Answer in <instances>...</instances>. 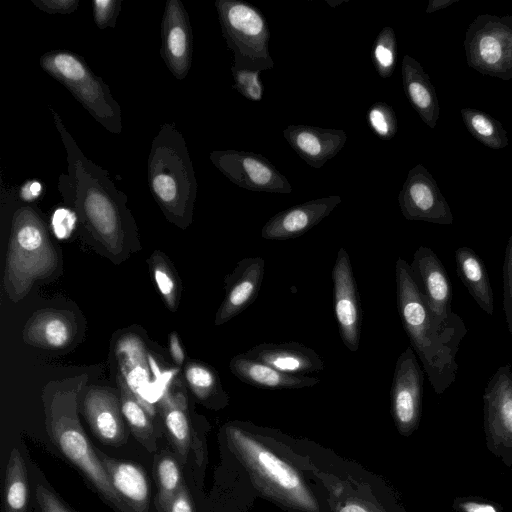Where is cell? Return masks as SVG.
Segmentation results:
<instances>
[{"instance_id":"7","label":"cell","mask_w":512,"mask_h":512,"mask_svg":"<svg viewBox=\"0 0 512 512\" xmlns=\"http://www.w3.org/2000/svg\"><path fill=\"white\" fill-rule=\"evenodd\" d=\"M215 7L233 67L262 72L274 67L269 52L270 30L262 12L240 0H216Z\"/></svg>"},{"instance_id":"15","label":"cell","mask_w":512,"mask_h":512,"mask_svg":"<svg viewBox=\"0 0 512 512\" xmlns=\"http://www.w3.org/2000/svg\"><path fill=\"white\" fill-rule=\"evenodd\" d=\"M160 34V55L166 67L176 79L184 80L192 65L193 33L180 0L166 1Z\"/></svg>"},{"instance_id":"31","label":"cell","mask_w":512,"mask_h":512,"mask_svg":"<svg viewBox=\"0 0 512 512\" xmlns=\"http://www.w3.org/2000/svg\"><path fill=\"white\" fill-rule=\"evenodd\" d=\"M185 378L194 395L207 406L219 409L227 405L228 395L216 371L210 366L199 362L189 363Z\"/></svg>"},{"instance_id":"14","label":"cell","mask_w":512,"mask_h":512,"mask_svg":"<svg viewBox=\"0 0 512 512\" xmlns=\"http://www.w3.org/2000/svg\"><path fill=\"white\" fill-rule=\"evenodd\" d=\"M332 281L334 313L339 334L345 347L356 352L360 343L362 312L350 256L345 248H340L337 252Z\"/></svg>"},{"instance_id":"44","label":"cell","mask_w":512,"mask_h":512,"mask_svg":"<svg viewBox=\"0 0 512 512\" xmlns=\"http://www.w3.org/2000/svg\"><path fill=\"white\" fill-rule=\"evenodd\" d=\"M165 512H195L192 497L184 483L172 498Z\"/></svg>"},{"instance_id":"3","label":"cell","mask_w":512,"mask_h":512,"mask_svg":"<svg viewBox=\"0 0 512 512\" xmlns=\"http://www.w3.org/2000/svg\"><path fill=\"white\" fill-rule=\"evenodd\" d=\"M84 380L72 384H50L43 392L45 425L50 440L64 458L73 465L98 495L116 512L122 505L106 471L91 445L78 418V395Z\"/></svg>"},{"instance_id":"34","label":"cell","mask_w":512,"mask_h":512,"mask_svg":"<svg viewBox=\"0 0 512 512\" xmlns=\"http://www.w3.org/2000/svg\"><path fill=\"white\" fill-rule=\"evenodd\" d=\"M371 58L381 78L391 77L397 61V41L393 28L385 26L380 30L373 44Z\"/></svg>"},{"instance_id":"19","label":"cell","mask_w":512,"mask_h":512,"mask_svg":"<svg viewBox=\"0 0 512 512\" xmlns=\"http://www.w3.org/2000/svg\"><path fill=\"white\" fill-rule=\"evenodd\" d=\"M265 262L262 257H247L240 260L233 272L225 278L226 294L220 305L215 325H222L251 305L261 288Z\"/></svg>"},{"instance_id":"12","label":"cell","mask_w":512,"mask_h":512,"mask_svg":"<svg viewBox=\"0 0 512 512\" xmlns=\"http://www.w3.org/2000/svg\"><path fill=\"white\" fill-rule=\"evenodd\" d=\"M424 374L412 347L398 357L390 398L391 411L399 432L405 436L418 427L422 412Z\"/></svg>"},{"instance_id":"20","label":"cell","mask_w":512,"mask_h":512,"mask_svg":"<svg viewBox=\"0 0 512 512\" xmlns=\"http://www.w3.org/2000/svg\"><path fill=\"white\" fill-rule=\"evenodd\" d=\"M95 449L123 512H149L150 487L145 470L137 463L115 459Z\"/></svg>"},{"instance_id":"10","label":"cell","mask_w":512,"mask_h":512,"mask_svg":"<svg viewBox=\"0 0 512 512\" xmlns=\"http://www.w3.org/2000/svg\"><path fill=\"white\" fill-rule=\"evenodd\" d=\"M484 433L487 450L512 467V369L500 366L483 393Z\"/></svg>"},{"instance_id":"9","label":"cell","mask_w":512,"mask_h":512,"mask_svg":"<svg viewBox=\"0 0 512 512\" xmlns=\"http://www.w3.org/2000/svg\"><path fill=\"white\" fill-rule=\"evenodd\" d=\"M466 61L477 72L512 79V15H478L464 38Z\"/></svg>"},{"instance_id":"17","label":"cell","mask_w":512,"mask_h":512,"mask_svg":"<svg viewBox=\"0 0 512 512\" xmlns=\"http://www.w3.org/2000/svg\"><path fill=\"white\" fill-rule=\"evenodd\" d=\"M82 410L101 443L119 447L127 442L120 397L111 389L91 386L83 397Z\"/></svg>"},{"instance_id":"41","label":"cell","mask_w":512,"mask_h":512,"mask_svg":"<svg viewBox=\"0 0 512 512\" xmlns=\"http://www.w3.org/2000/svg\"><path fill=\"white\" fill-rule=\"evenodd\" d=\"M452 509L454 512H504L499 503L479 496H457Z\"/></svg>"},{"instance_id":"26","label":"cell","mask_w":512,"mask_h":512,"mask_svg":"<svg viewBox=\"0 0 512 512\" xmlns=\"http://www.w3.org/2000/svg\"><path fill=\"white\" fill-rule=\"evenodd\" d=\"M229 369L242 382L263 389H301L320 382L317 377L281 372L243 353L231 359Z\"/></svg>"},{"instance_id":"37","label":"cell","mask_w":512,"mask_h":512,"mask_svg":"<svg viewBox=\"0 0 512 512\" xmlns=\"http://www.w3.org/2000/svg\"><path fill=\"white\" fill-rule=\"evenodd\" d=\"M233 88L250 101L259 102L263 98V84L258 71L231 67Z\"/></svg>"},{"instance_id":"18","label":"cell","mask_w":512,"mask_h":512,"mask_svg":"<svg viewBox=\"0 0 512 512\" xmlns=\"http://www.w3.org/2000/svg\"><path fill=\"white\" fill-rule=\"evenodd\" d=\"M341 201L339 195H331L280 211L264 224L261 237L266 240L297 238L326 218Z\"/></svg>"},{"instance_id":"4","label":"cell","mask_w":512,"mask_h":512,"mask_svg":"<svg viewBox=\"0 0 512 512\" xmlns=\"http://www.w3.org/2000/svg\"><path fill=\"white\" fill-rule=\"evenodd\" d=\"M147 181L165 217L187 227L192 222L197 181L186 141L171 123L162 124L152 140Z\"/></svg>"},{"instance_id":"47","label":"cell","mask_w":512,"mask_h":512,"mask_svg":"<svg viewBox=\"0 0 512 512\" xmlns=\"http://www.w3.org/2000/svg\"><path fill=\"white\" fill-rule=\"evenodd\" d=\"M338 512H370L360 504L349 502L342 506Z\"/></svg>"},{"instance_id":"24","label":"cell","mask_w":512,"mask_h":512,"mask_svg":"<svg viewBox=\"0 0 512 512\" xmlns=\"http://www.w3.org/2000/svg\"><path fill=\"white\" fill-rule=\"evenodd\" d=\"M77 333L74 315L66 310L44 309L35 312L23 330L26 343L45 348L68 347Z\"/></svg>"},{"instance_id":"22","label":"cell","mask_w":512,"mask_h":512,"mask_svg":"<svg viewBox=\"0 0 512 512\" xmlns=\"http://www.w3.org/2000/svg\"><path fill=\"white\" fill-rule=\"evenodd\" d=\"M116 356L120 367V378L130 391L153 413L147 401V395L152 390L151 372L157 366L148 356L143 341L134 334H126L116 345Z\"/></svg>"},{"instance_id":"8","label":"cell","mask_w":512,"mask_h":512,"mask_svg":"<svg viewBox=\"0 0 512 512\" xmlns=\"http://www.w3.org/2000/svg\"><path fill=\"white\" fill-rule=\"evenodd\" d=\"M224 430L229 443L264 484L290 502L315 510V502L291 466L261 445L238 423H229Z\"/></svg>"},{"instance_id":"43","label":"cell","mask_w":512,"mask_h":512,"mask_svg":"<svg viewBox=\"0 0 512 512\" xmlns=\"http://www.w3.org/2000/svg\"><path fill=\"white\" fill-rule=\"evenodd\" d=\"M31 3L39 10L50 15H69L75 12L79 6V0H31Z\"/></svg>"},{"instance_id":"25","label":"cell","mask_w":512,"mask_h":512,"mask_svg":"<svg viewBox=\"0 0 512 512\" xmlns=\"http://www.w3.org/2000/svg\"><path fill=\"white\" fill-rule=\"evenodd\" d=\"M401 75L404 92L411 106L429 128H435L440 116V104L429 75L410 55L403 57Z\"/></svg>"},{"instance_id":"28","label":"cell","mask_w":512,"mask_h":512,"mask_svg":"<svg viewBox=\"0 0 512 512\" xmlns=\"http://www.w3.org/2000/svg\"><path fill=\"white\" fill-rule=\"evenodd\" d=\"M161 411L168 439L178 461L184 464L193 443L192 425L185 396L181 392L165 394L161 399Z\"/></svg>"},{"instance_id":"40","label":"cell","mask_w":512,"mask_h":512,"mask_svg":"<svg viewBox=\"0 0 512 512\" xmlns=\"http://www.w3.org/2000/svg\"><path fill=\"white\" fill-rule=\"evenodd\" d=\"M35 499L39 512H75L49 485L40 481L35 485Z\"/></svg>"},{"instance_id":"21","label":"cell","mask_w":512,"mask_h":512,"mask_svg":"<svg viewBox=\"0 0 512 512\" xmlns=\"http://www.w3.org/2000/svg\"><path fill=\"white\" fill-rule=\"evenodd\" d=\"M283 136L290 147L316 169L335 157L347 141V134L342 129L310 125H288Z\"/></svg>"},{"instance_id":"35","label":"cell","mask_w":512,"mask_h":512,"mask_svg":"<svg viewBox=\"0 0 512 512\" xmlns=\"http://www.w3.org/2000/svg\"><path fill=\"white\" fill-rule=\"evenodd\" d=\"M151 271L155 284L163 297L167 307L175 311L177 307L176 278L163 255L155 252L150 260Z\"/></svg>"},{"instance_id":"33","label":"cell","mask_w":512,"mask_h":512,"mask_svg":"<svg viewBox=\"0 0 512 512\" xmlns=\"http://www.w3.org/2000/svg\"><path fill=\"white\" fill-rule=\"evenodd\" d=\"M461 116L470 134L491 149H502L509 143L503 125L488 113L475 108H462Z\"/></svg>"},{"instance_id":"11","label":"cell","mask_w":512,"mask_h":512,"mask_svg":"<svg viewBox=\"0 0 512 512\" xmlns=\"http://www.w3.org/2000/svg\"><path fill=\"white\" fill-rule=\"evenodd\" d=\"M212 164L232 183L257 192H292V186L269 159L255 152L216 150L209 155Z\"/></svg>"},{"instance_id":"2","label":"cell","mask_w":512,"mask_h":512,"mask_svg":"<svg viewBox=\"0 0 512 512\" xmlns=\"http://www.w3.org/2000/svg\"><path fill=\"white\" fill-rule=\"evenodd\" d=\"M397 309L412 349L420 359L435 393L443 394L456 380V355L467 333L462 319L445 323L428 307L409 263L395 264Z\"/></svg>"},{"instance_id":"13","label":"cell","mask_w":512,"mask_h":512,"mask_svg":"<svg viewBox=\"0 0 512 512\" xmlns=\"http://www.w3.org/2000/svg\"><path fill=\"white\" fill-rule=\"evenodd\" d=\"M398 203L407 220L440 225L453 223V214L446 198L422 164L409 170L399 192Z\"/></svg>"},{"instance_id":"45","label":"cell","mask_w":512,"mask_h":512,"mask_svg":"<svg viewBox=\"0 0 512 512\" xmlns=\"http://www.w3.org/2000/svg\"><path fill=\"white\" fill-rule=\"evenodd\" d=\"M169 348L173 361L178 366H182L184 362V352L179 342L177 333L173 332L169 338Z\"/></svg>"},{"instance_id":"38","label":"cell","mask_w":512,"mask_h":512,"mask_svg":"<svg viewBox=\"0 0 512 512\" xmlns=\"http://www.w3.org/2000/svg\"><path fill=\"white\" fill-rule=\"evenodd\" d=\"M503 311L508 330L512 334V231L503 264Z\"/></svg>"},{"instance_id":"46","label":"cell","mask_w":512,"mask_h":512,"mask_svg":"<svg viewBox=\"0 0 512 512\" xmlns=\"http://www.w3.org/2000/svg\"><path fill=\"white\" fill-rule=\"evenodd\" d=\"M458 0H429L426 7V13H433L441 9L447 8L450 5L456 3Z\"/></svg>"},{"instance_id":"5","label":"cell","mask_w":512,"mask_h":512,"mask_svg":"<svg viewBox=\"0 0 512 512\" xmlns=\"http://www.w3.org/2000/svg\"><path fill=\"white\" fill-rule=\"evenodd\" d=\"M57 263V252L39 212L29 204L17 207L11 219L4 274L8 297L14 302L20 301L36 280L55 271Z\"/></svg>"},{"instance_id":"23","label":"cell","mask_w":512,"mask_h":512,"mask_svg":"<svg viewBox=\"0 0 512 512\" xmlns=\"http://www.w3.org/2000/svg\"><path fill=\"white\" fill-rule=\"evenodd\" d=\"M243 354L287 374L305 375L325 368L323 360L312 348L295 341L261 343Z\"/></svg>"},{"instance_id":"30","label":"cell","mask_w":512,"mask_h":512,"mask_svg":"<svg viewBox=\"0 0 512 512\" xmlns=\"http://www.w3.org/2000/svg\"><path fill=\"white\" fill-rule=\"evenodd\" d=\"M29 483L26 463L13 448L5 471L3 512H28Z\"/></svg>"},{"instance_id":"1","label":"cell","mask_w":512,"mask_h":512,"mask_svg":"<svg viewBox=\"0 0 512 512\" xmlns=\"http://www.w3.org/2000/svg\"><path fill=\"white\" fill-rule=\"evenodd\" d=\"M51 111L66 151L67 175L60 178L61 194L94 238L111 253H119L131 229L127 197L117 189L105 169L84 155L61 117Z\"/></svg>"},{"instance_id":"36","label":"cell","mask_w":512,"mask_h":512,"mask_svg":"<svg viewBox=\"0 0 512 512\" xmlns=\"http://www.w3.org/2000/svg\"><path fill=\"white\" fill-rule=\"evenodd\" d=\"M370 129L382 140H390L397 133V118L393 108L385 102H375L367 111Z\"/></svg>"},{"instance_id":"39","label":"cell","mask_w":512,"mask_h":512,"mask_svg":"<svg viewBox=\"0 0 512 512\" xmlns=\"http://www.w3.org/2000/svg\"><path fill=\"white\" fill-rule=\"evenodd\" d=\"M121 4V0H93L92 11L96 26L99 29L114 28Z\"/></svg>"},{"instance_id":"27","label":"cell","mask_w":512,"mask_h":512,"mask_svg":"<svg viewBox=\"0 0 512 512\" xmlns=\"http://www.w3.org/2000/svg\"><path fill=\"white\" fill-rule=\"evenodd\" d=\"M456 271L478 306L488 315L494 312V296L482 259L469 247L455 251Z\"/></svg>"},{"instance_id":"32","label":"cell","mask_w":512,"mask_h":512,"mask_svg":"<svg viewBox=\"0 0 512 512\" xmlns=\"http://www.w3.org/2000/svg\"><path fill=\"white\" fill-rule=\"evenodd\" d=\"M154 472L157 485L155 506L157 512H165L174 495L183 485L180 462L169 451L156 455Z\"/></svg>"},{"instance_id":"16","label":"cell","mask_w":512,"mask_h":512,"mask_svg":"<svg viewBox=\"0 0 512 512\" xmlns=\"http://www.w3.org/2000/svg\"><path fill=\"white\" fill-rule=\"evenodd\" d=\"M413 278L430 310L443 322L461 319L452 311V288L448 274L435 252L420 246L409 264Z\"/></svg>"},{"instance_id":"29","label":"cell","mask_w":512,"mask_h":512,"mask_svg":"<svg viewBox=\"0 0 512 512\" xmlns=\"http://www.w3.org/2000/svg\"><path fill=\"white\" fill-rule=\"evenodd\" d=\"M121 410L136 440L149 452L157 451V436L151 420L153 414L118 377Z\"/></svg>"},{"instance_id":"6","label":"cell","mask_w":512,"mask_h":512,"mask_svg":"<svg viewBox=\"0 0 512 512\" xmlns=\"http://www.w3.org/2000/svg\"><path fill=\"white\" fill-rule=\"evenodd\" d=\"M40 67L65 86L84 109L113 134L122 132L119 103L109 86L97 76L84 58L67 49H54L39 59Z\"/></svg>"},{"instance_id":"42","label":"cell","mask_w":512,"mask_h":512,"mask_svg":"<svg viewBox=\"0 0 512 512\" xmlns=\"http://www.w3.org/2000/svg\"><path fill=\"white\" fill-rule=\"evenodd\" d=\"M77 221L74 211L60 209L56 211L52 217V231L60 240L70 237Z\"/></svg>"}]
</instances>
